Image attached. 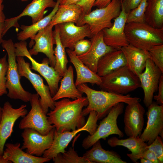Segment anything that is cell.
Returning a JSON list of instances; mask_svg holds the SVG:
<instances>
[{"label": "cell", "instance_id": "obj_30", "mask_svg": "<svg viewBox=\"0 0 163 163\" xmlns=\"http://www.w3.org/2000/svg\"><path fill=\"white\" fill-rule=\"evenodd\" d=\"M60 1L57 0L56 4L51 12L40 20L29 26L21 25L20 28L22 30L17 35L18 39L21 41H25L29 38L31 39L38 31L49 25L58 8Z\"/></svg>", "mask_w": 163, "mask_h": 163}, {"label": "cell", "instance_id": "obj_36", "mask_svg": "<svg viewBox=\"0 0 163 163\" xmlns=\"http://www.w3.org/2000/svg\"><path fill=\"white\" fill-rule=\"evenodd\" d=\"M148 51L152 60L163 72V44L153 46Z\"/></svg>", "mask_w": 163, "mask_h": 163}, {"label": "cell", "instance_id": "obj_8", "mask_svg": "<svg viewBox=\"0 0 163 163\" xmlns=\"http://www.w3.org/2000/svg\"><path fill=\"white\" fill-rule=\"evenodd\" d=\"M87 122L82 128L72 131H66L62 133L57 132L55 128L53 139L50 147L45 151L42 157L52 159L58 153L65 152V149L72 139L78 133L83 131L88 132L92 135L95 132L98 126L97 124L98 120L96 112L91 111L89 113Z\"/></svg>", "mask_w": 163, "mask_h": 163}, {"label": "cell", "instance_id": "obj_43", "mask_svg": "<svg viewBox=\"0 0 163 163\" xmlns=\"http://www.w3.org/2000/svg\"><path fill=\"white\" fill-rule=\"evenodd\" d=\"M6 17L3 11L0 12V44L4 40L2 39V34L5 25Z\"/></svg>", "mask_w": 163, "mask_h": 163}, {"label": "cell", "instance_id": "obj_23", "mask_svg": "<svg viewBox=\"0 0 163 163\" xmlns=\"http://www.w3.org/2000/svg\"><path fill=\"white\" fill-rule=\"evenodd\" d=\"M108 145L112 147L121 146L127 148L131 153L127 154V156L135 163H138L139 159L142 158L145 151L148 149L147 143L140 137H129L126 139H119L113 137L107 140Z\"/></svg>", "mask_w": 163, "mask_h": 163}, {"label": "cell", "instance_id": "obj_46", "mask_svg": "<svg viewBox=\"0 0 163 163\" xmlns=\"http://www.w3.org/2000/svg\"><path fill=\"white\" fill-rule=\"evenodd\" d=\"M0 163H12V162L5 158L2 155H0Z\"/></svg>", "mask_w": 163, "mask_h": 163}, {"label": "cell", "instance_id": "obj_31", "mask_svg": "<svg viewBox=\"0 0 163 163\" xmlns=\"http://www.w3.org/2000/svg\"><path fill=\"white\" fill-rule=\"evenodd\" d=\"M145 22L155 28H163V0H147Z\"/></svg>", "mask_w": 163, "mask_h": 163}, {"label": "cell", "instance_id": "obj_9", "mask_svg": "<svg viewBox=\"0 0 163 163\" xmlns=\"http://www.w3.org/2000/svg\"><path fill=\"white\" fill-rule=\"evenodd\" d=\"M14 46L16 57L25 56L29 59L32 65L31 69L37 72L45 79L49 88L51 96H54L59 89V83L62 77L54 67L49 66L48 59H43L41 63L36 61L30 54L25 41H21L16 43L14 44Z\"/></svg>", "mask_w": 163, "mask_h": 163}, {"label": "cell", "instance_id": "obj_21", "mask_svg": "<svg viewBox=\"0 0 163 163\" xmlns=\"http://www.w3.org/2000/svg\"><path fill=\"white\" fill-rule=\"evenodd\" d=\"M59 30L60 41L65 48L72 50L74 46L78 41L85 37L91 38L93 35L87 24L78 26L72 22L56 24Z\"/></svg>", "mask_w": 163, "mask_h": 163}, {"label": "cell", "instance_id": "obj_16", "mask_svg": "<svg viewBox=\"0 0 163 163\" xmlns=\"http://www.w3.org/2000/svg\"><path fill=\"white\" fill-rule=\"evenodd\" d=\"M145 69L138 77L144 91L143 103L148 107L153 102L154 94L158 90L159 80L163 72L150 58L147 60Z\"/></svg>", "mask_w": 163, "mask_h": 163}, {"label": "cell", "instance_id": "obj_15", "mask_svg": "<svg viewBox=\"0 0 163 163\" xmlns=\"http://www.w3.org/2000/svg\"><path fill=\"white\" fill-rule=\"evenodd\" d=\"M56 4V2L54 0H33L20 14L16 17L5 19L2 37L12 27L20 28L18 21L22 17H30L32 23H34L44 18L46 8L49 7L53 8Z\"/></svg>", "mask_w": 163, "mask_h": 163}, {"label": "cell", "instance_id": "obj_22", "mask_svg": "<svg viewBox=\"0 0 163 163\" xmlns=\"http://www.w3.org/2000/svg\"><path fill=\"white\" fill-rule=\"evenodd\" d=\"M120 50L125 56L126 66L138 77L145 69L147 60L151 59L149 51L137 48L130 44Z\"/></svg>", "mask_w": 163, "mask_h": 163}, {"label": "cell", "instance_id": "obj_19", "mask_svg": "<svg viewBox=\"0 0 163 163\" xmlns=\"http://www.w3.org/2000/svg\"><path fill=\"white\" fill-rule=\"evenodd\" d=\"M53 27L48 25L40 30L31 39L35 41V44L29 52L30 55H37L39 53L45 54L48 59L50 66L54 68L56 59L53 45L56 41L53 34Z\"/></svg>", "mask_w": 163, "mask_h": 163}, {"label": "cell", "instance_id": "obj_1", "mask_svg": "<svg viewBox=\"0 0 163 163\" xmlns=\"http://www.w3.org/2000/svg\"><path fill=\"white\" fill-rule=\"evenodd\" d=\"M88 103L87 98L85 97L73 101L65 98L55 101L54 109L46 114L48 122L60 133L80 129L86 123L82 111Z\"/></svg>", "mask_w": 163, "mask_h": 163}, {"label": "cell", "instance_id": "obj_44", "mask_svg": "<svg viewBox=\"0 0 163 163\" xmlns=\"http://www.w3.org/2000/svg\"><path fill=\"white\" fill-rule=\"evenodd\" d=\"M111 0H96L93 6H96L98 8H103L108 5Z\"/></svg>", "mask_w": 163, "mask_h": 163}, {"label": "cell", "instance_id": "obj_39", "mask_svg": "<svg viewBox=\"0 0 163 163\" xmlns=\"http://www.w3.org/2000/svg\"><path fill=\"white\" fill-rule=\"evenodd\" d=\"M96 0H80L77 4L81 7L83 15L87 14L91 11Z\"/></svg>", "mask_w": 163, "mask_h": 163}, {"label": "cell", "instance_id": "obj_33", "mask_svg": "<svg viewBox=\"0 0 163 163\" xmlns=\"http://www.w3.org/2000/svg\"><path fill=\"white\" fill-rule=\"evenodd\" d=\"M52 159L55 163H91L83 157L79 156L73 147L68 151L58 153Z\"/></svg>", "mask_w": 163, "mask_h": 163}, {"label": "cell", "instance_id": "obj_45", "mask_svg": "<svg viewBox=\"0 0 163 163\" xmlns=\"http://www.w3.org/2000/svg\"><path fill=\"white\" fill-rule=\"evenodd\" d=\"M80 0H60L59 5H67L76 4Z\"/></svg>", "mask_w": 163, "mask_h": 163}, {"label": "cell", "instance_id": "obj_32", "mask_svg": "<svg viewBox=\"0 0 163 163\" xmlns=\"http://www.w3.org/2000/svg\"><path fill=\"white\" fill-rule=\"evenodd\" d=\"M54 37L56 41V47L54 50L56 63L54 68L62 77L67 68L68 62L65 48L62 43L59 36V32L56 25L53 31Z\"/></svg>", "mask_w": 163, "mask_h": 163}, {"label": "cell", "instance_id": "obj_14", "mask_svg": "<svg viewBox=\"0 0 163 163\" xmlns=\"http://www.w3.org/2000/svg\"><path fill=\"white\" fill-rule=\"evenodd\" d=\"M147 107V125L140 138L149 145L158 136L163 139V105L153 101Z\"/></svg>", "mask_w": 163, "mask_h": 163}, {"label": "cell", "instance_id": "obj_20", "mask_svg": "<svg viewBox=\"0 0 163 163\" xmlns=\"http://www.w3.org/2000/svg\"><path fill=\"white\" fill-rule=\"evenodd\" d=\"M91 46L85 53L77 56L80 60L91 70L97 73L98 62L107 53L116 50L106 44L102 30L93 35L91 38Z\"/></svg>", "mask_w": 163, "mask_h": 163}, {"label": "cell", "instance_id": "obj_10", "mask_svg": "<svg viewBox=\"0 0 163 163\" xmlns=\"http://www.w3.org/2000/svg\"><path fill=\"white\" fill-rule=\"evenodd\" d=\"M16 61L20 76L26 78L31 83L40 97L41 106L46 114L49 108L52 110L55 107L54 101L53 100L48 86L44 84L40 76L32 71L30 63L26 62L23 57L17 56Z\"/></svg>", "mask_w": 163, "mask_h": 163}, {"label": "cell", "instance_id": "obj_4", "mask_svg": "<svg viewBox=\"0 0 163 163\" xmlns=\"http://www.w3.org/2000/svg\"><path fill=\"white\" fill-rule=\"evenodd\" d=\"M2 46L6 51L8 56L7 71V96L11 99H19L25 102L30 101L32 94L26 91L20 82V76L18 70L14 44L11 39L3 40Z\"/></svg>", "mask_w": 163, "mask_h": 163}, {"label": "cell", "instance_id": "obj_49", "mask_svg": "<svg viewBox=\"0 0 163 163\" xmlns=\"http://www.w3.org/2000/svg\"><path fill=\"white\" fill-rule=\"evenodd\" d=\"M2 114V108L0 106V123L1 121Z\"/></svg>", "mask_w": 163, "mask_h": 163}, {"label": "cell", "instance_id": "obj_2", "mask_svg": "<svg viewBox=\"0 0 163 163\" xmlns=\"http://www.w3.org/2000/svg\"><path fill=\"white\" fill-rule=\"evenodd\" d=\"M77 87L82 93L86 95L88 101L87 107L82 110L83 115L85 116L91 111H94L97 113L98 120L105 117L111 108L118 103L129 104L139 101L140 100L129 94L124 95L102 90H96L85 83L80 85Z\"/></svg>", "mask_w": 163, "mask_h": 163}, {"label": "cell", "instance_id": "obj_11", "mask_svg": "<svg viewBox=\"0 0 163 163\" xmlns=\"http://www.w3.org/2000/svg\"><path fill=\"white\" fill-rule=\"evenodd\" d=\"M39 97L37 93L32 94L30 101L31 109L21 120L19 128L21 129H32L41 134L46 135L55 127L48 122L47 116L41 106Z\"/></svg>", "mask_w": 163, "mask_h": 163}, {"label": "cell", "instance_id": "obj_6", "mask_svg": "<svg viewBox=\"0 0 163 163\" xmlns=\"http://www.w3.org/2000/svg\"><path fill=\"white\" fill-rule=\"evenodd\" d=\"M121 9L122 0H111L107 6L83 15L77 26L87 24L93 36L105 28L111 27L112 19L119 15Z\"/></svg>", "mask_w": 163, "mask_h": 163}, {"label": "cell", "instance_id": "obj_38", "mask_svg": "<svg viewBox=\"0 0 163 163\" xmlns=\"http://www.w3.org/2000/svg\"><path fill=\"white\" fill-rule=\"evenodd\" d=\"M91 44V40L83 39L76 42L74 46L73 52L77 56L82 55L89 49Z\"/></svg>", "mask_w": 163, "mask_h": 163}, {"label": "cell", "instance_id": "obj_37", "mask_svg": "<svg viewBox=\"0 0 163 163\" xmlns=\"http://www.w3.org/2000/svg\"><path fill=\"white\" fill-rule=\"evenodd\" d=\"M162 139L158 136L150 145L148 149L153 152L156 155L160 163L163 162V143Z\"/></svg>", "mask_w": 163, "mask_h": 163}, {"label": "cell", "instance_id": "obj_34", "mask_svg": "<svg viewBox=\"0 0 163 163\" xmlns=\"http://www.w3.org/2000/svg\"><path fill=\"white\" fill-rule=\"evenodd\" d=\"M147 0H142L138 6L127 14L126 23L145 22V12Z\"/></svg>", "mask_w": 163, "mask_h": 163}, {"label": "cell", "instance_id": "obj_48", "mask_svg": "<svg viewBox=\"0 0 163 163\" xmlns=\"http://www.w3.org/2000/svg\"><path fill=\"white\" fill-rule=\"evenodd\" d=\"M4 0H0V12L3 11L4 8V5L2 4Z\"/></svg>", "mask_w": 163, "mask_h": 163}, {"label": "cell", "instance_id": "obj_35", "mask_svg": "<svg viewBox=\"0 0 163 163\" xmlns=\"http://www.w3.org/2000/svg\"><path fill=\"white\" fill-rule=\"evenodd\" d=\"M7 54L0 59V97L7 94L6 88V73L8 67V62L6 60Z\"/></svg>", "mask_w": 163, "mask_h": 163}, {"label": "cell", "instance_id": "obj_25", "mask_svg": "<svg viewBox=\"0 0 163 163\" xmlns=\"http://www.w3.org/2000/svg\"><path fill=\"white\" fill-rule=\"evenodd\" d=\"M126 65V59L122 51L115 50L107 53L99 59L97 74L101 77Z\"/></svg>", "mask_w": 163, "mask_h": 163}, {"label": "cell", "instance_id": "obj_17", "mask_svg": "<svg viewBox=\"0 0 163 163\" xmlns=\"http://www.w3.org/2000/svg\"><path fill=\"white\" fill-rule=\"evenodd\" d=\"M127 15L122 5L120 14L115 18L112 27L102 30L105 43L116 50H120L123 47L129 44L124 32Z\"/></svg>", "mask_w": 163, "mask_h": 163}, {"label": "cell", "instance_id": "obj_24", "mask_svg": "<svg viewBox=\"0 0 163 163\" xmlns=\"http://www.w3.org/2000/svg\"><path fill=\"white\" fill-rule=\"evenodd\" d=\"M66 51L76 71L75 85L77 87L82 84L89 83L99 86L101 82V77L84 64L73 50L67 48Z\"/></svg>", "mask_w": 163, "mask_h": 163}, {"label": "cell", "instance_id": "obj_18", "mask_svg": "<svg viewBox=\"0 0 163 163\" xmlns=\"http://www.w3.org/2000/svg\"><path fill=\"white\" fill-rule=\"evenodd\" d=\"M139 102L127 104L125 110L124 131L129 137H140L142 133L145 110Z\"/></svg>", "mask_w": 163, "mask_h": 163}, {"label": "cell", "instance_id": "obj_29", "mask_svg": "<svg viewBox=\"0 0 163 163\" xmlns=\"http://www.w3.org/2000/svg\"><path fill=\"white\" fill-rule=\"evenodd\" d=\"M83 15L81 7L77 4L59 5L49 25L53 27L60 23L72 22L77 25Z\"/></svg>", "mask_w": 163, "mask_h": 163}, {"label": "cell", "instance_id": "obj_26", "mask_svg": "<svg viewBox=\"0 0 163 163\" xmlns=\"http://www.w3.org/2000/svg\"><path fill=\"white\" fill-rule=\"evenodd\" d=\"M19 142L15 144L7 143L4 151V158L14 163H43L50 161L51 159L37 157L28 154L20 148Z\"/></svg>", "mask_w": 163, "mask_h": 163}, {"label": "cell", "instance_id": "obj_28", "mask_svg": "<svg viewBox=\"0 0 163 163\" xmlns=\"http://www.w3.org/2000/svg\"><path fill=\"white\" fill-rule=\"evenodd\" d=\"M92 148L86 151L83 157L91 163H126L116 152L106 150L101 145L100 140L94 143Z\"/></svg>", "mask_w": 163, "mask_h": 163}, {"label": "cell", "instance_id": "obj_27", "mask_svg": "<svg viewBox=\"0 0 163 163\" xmlns=\"http://www.w3.org/2000/svg\"><path fill=\"white\" fill-rule=\"evenodd\" d=\"M82 95L83 93L75 85L74 69L71 66H70L61 79L59 88L52 97L53 100L55 101L65 98L75 99L82 97Z\"/></svg>", "mask_w": 163, "mask_h": 163}, {"label": "cell", "instance_id": "obj_7", "mask_svg": "<svg viewBox=\"0 0 163 163\" xmlns=\"http://www.w3.org/2000/svg\"><path fill=\"white\" fill-rule=\"evenodd\" d=\"M124 107V103L123 102L114 106L107 116L100 122L94 133L89 135L83 139L82 144L83 148L87 149L97 141L101 139L105 140L111 135L115 134L119 138L123 137L124 134L118 128L117 120L119 116L123 113Z\"/></svg>", "mask_w": 163, "mask_h": 163}, {"label": "cell", "instance_id": "obj_50", "mask_svg": "<svg viewBox=\"0 0 163 163\" xmlns=\"http://www.w3.org/2000/svg\"><path fill=\"white\" fill-rule=\"evenodd\" d=\"M22 2L27 1L28 0H21Z\"/></svg>", "mask_w": 163, "mask_h": 163}, {"label": "cell", "instance_id": "obj_42", "mask_svg": "<svg viewBox=\"0 0 163 163\" xmlns=\"http://www.w3.org/2000/svg\"><path fill=\"white\" fill-rule=\"evenodd\" d=\"M142 158L148 159L152 163H160L155 154L148 149L145 152Z\"/></svg>", "mask_w": 163, "mask_h": 163}, {"label": "cell", "instance_id": "obj_3", "mask_svg": "<svg viewBox=\"0 0 163 163\" xmlns=\"http://www.w3.org/2000/svg\"><path fill=\"white\" fill-rule=\"evenodd\" d=\"M124 32L129 44L149 51L153 46L163 44V28H154L145 22L126 23Z\"/></svg>", "mask_w": 163, "mask_h": 163}, {"label": "cell", "instance_id": "obj_13", "mask_svg": "<svg viewBox=\"0 0 163 163\" xmlns=\"http://www.w3.org/2000/svg\"><path fill=\"white\" fill-rule=\"evenodd\" d=\"M26 107V105L23 104L18 108H14L9 101L4 103L0 123V155H3L5 142L13 132L15 122L19 117H23L27 114Z\"/></svg>", "mask_w": 163, "mask_h": 163}, {"label": "cell", "instance_id": "obj_41", "mask_svg": "<svg viewBox=\"0 0 163 163\" xmlns=\"http://www.w3.org/2000/svg\"><path fill=\"white\" fill-rule=\"evenodd\" d=\"M158 90L157 95L154 96L153 99L156 101V102L159 105H163V75L159 80Z\"/></svg>", "mask_w": 163, "mask_h": 163}, {"label": "cell", "instance_id": "obj_40", "mask_svg": "<svg viewBox=\"0 0 163 163\" xmlns=\"http://www.w3.org/2000/svg\"><path fill=\"white\" fill-rule=\"evenodd\" d=\"M142 0H122V5L125 12L128 14L136 7Z\"/></svg>", "mask_w": 163, "mask_h": 163}, {"label": "cell", "instance_id": "obj_5", "mask_svg": "<svg viewBox=\"0 0 163 163\" xmlns=\"http://www.w3.org/2000/svg\"><path fill=\"white\" fill-rule=\"evenodd\" d=\"M102 91L125 94L141 87L139 77L126 66L101 77Z\"/></svg>", "mask_w": 163, "mask_h": 163}, {"label": "cell", "instance_id": "obj_47", "mask_svg": "<svg viewBox=\"0 0 163 163\" xmlns=\"http://www.w3.org/2000/svg\"><path fill=\"white\" fill-rule=\"evenodd\" d=\"M140 159L141 163H152L150 160L144 158H141Z\"/></svg>", "mask_w": 163, "mask_h": 163}, {"label": "cell", "instance_id": "obj_12", "mask_svg": "<svg viewBox=\"0 0 163 163\" xmlns=\"http://www.w3.org/2000/svg\"><path fill=\"white\" fill-rule=\"evenodd\" d=\"M55 128L46 135H43L35 129L26 128L21 133L23 142L21 147L32 155L40 157L48 149L53 142Z\"/></svg>", "mask_w": 163, "mask_h": 163}]
</instances>
